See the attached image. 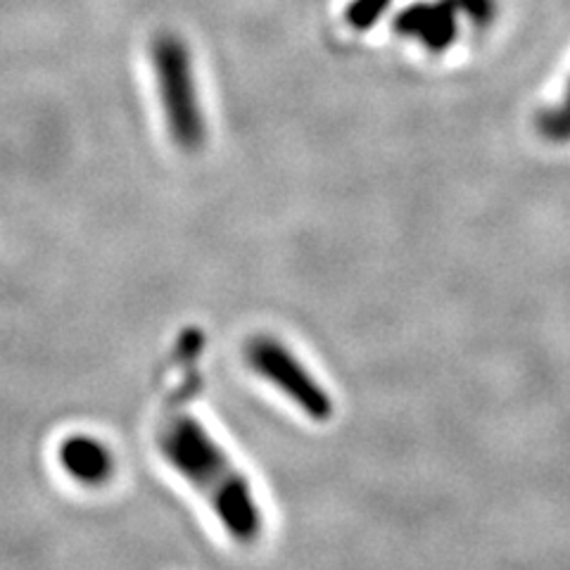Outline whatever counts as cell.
Segmentation results:
<instances>
[{"instance_id":"6","label":"cell","mask_w":570,"mask_h":570,"mask_svg":"<svg viewBox=\"0 0 570 570\" xmlns=\"http://www.w3.org/2000/svg\"><path fill=\"white\" fill-rule=\"evenodd\" d=\"M387 6L390 0H354L347 10V22L356 29H368L376 24Z\"/></svg>"},{"instance_id":"4","label":"cell","mask_w":570,"mask_h":570,"mask_svg":"<svg viewBox=\"0 0 570 570\" xmlns=\"http://www.w3.org/2000/svg\"><path fill=\"white\" fill-rule=\"evenodd\" d=\"M58 461L62 471L83 488H100L110 483L117 469L112 450L88 433L65 438L58 448Z\"/></svg>"},{"instance_id":"3","label":"cell","mask_w":570,"mask_h":570,"mask_svg":"<svg viewBox=\"0 0 570 570\" xmlns=\"http://www.w3.org/2000/svg\"><path fill=\"white\" fill-rule=\"evenodd\" d=\"M497 12V0H433L406 8L395 20V29L431 52H442L456 41L459 17H466L475 27H490Z\"/></svg>"},{"instance_id":"1","label":"cell","mask_w":570,"mask_h":570,"mask_svg":"<svg viewBox=\"0 0 570 570\" xmlns=\"http://www.w3.org/2000/svg\"><path fill=\"white\" fill-rule=\"evenodd\" d=\"M159 450L178 473L212 497L214 509L228 528H234L236 534H245L247 504L238 478L230 473L224 454L198 421L193 416L167 419L159 428Z\"/></svg>"},{"instance_id":"5","label":"cell","mask_w":570,"mask_h":570,"mask_svg":"<svg viewBox=\"0 0 570 570\" xmlns=\"http://www.w3.org/2000/svg\"><path fill=\"white\" fill-rule=\"evenodd\" d=\"M538 127L551 140H557V142L570 140V83H568L563 102L557 107V110L542 112Z\"/></svg>"},{"instance_id":"2","label":"cell","mask_w":570,"mask_h":570,"mask_svg":"<svg viewBox=\"0 0 570 570\" xmlns=\"http://www.w3.org/2000/svg\"><path fill=\"white\" fill-rule=\"evenodd\" d=\"M150 52L169 134L178 148L198 150L205 142V119L198 88H195L190 52L181 36L169 31L155 36Z\"/></svg>"}]
</instances>
